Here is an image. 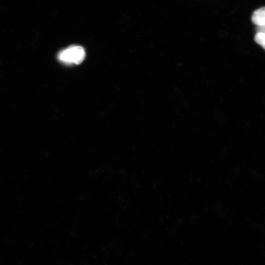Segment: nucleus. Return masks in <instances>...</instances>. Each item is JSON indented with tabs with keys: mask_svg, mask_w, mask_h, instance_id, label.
I'll return each instance as SVG.
<instances>
[{
	"mask_svg": "<svg viewBox=\"0 0 265 265\" xmlns=\"http://www.w3.org/2000/svg\"><path fill=\"white\" fill-rule=\"evenodd\" d=\"M85 57V50L80 46H70L60 51L57 55L59 61L68 64H79Z\"/></svg>",
	"mask_w": 265,
	"mask_h": 265,
	"instance_id": "obj_1",
	"label": "nucleus"
},
{
	"mask_svg": "<svg viewBox=\"0 0 265 265\" xmlns=\"http://www.w3.org/2000/svg\"><path fill=\"white\" fill-rule=\"evenodd\" d=\"M252 21L258 26H265V7L260 8L254 12Z\"/></svg>",
	"mask_w": 265,
	"mask_h": 265,
	"instance_id": "obj_2",
	"label": "nucleus"
},
{
	"mask_svg": "<svg viewBox=\"0 0 265 265\" xmlns=\"http://www.w3.org/2000/svg\"><path fill=\"white\" fill-rule=\"evenodd\" d=\"M255 42L265 49V33L257 32L255 36Z\"/></svg>",
	"mask_w": 265,
	"mask_h": 265,
	"instance_id": "obj_3",
	"label": "nucleus"
}]
</instances>
